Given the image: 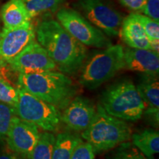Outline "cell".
<instances>
[{
	"label": "cell",
	"mask_w": 159,
	"mask_h": 159,
	"mask_svg": "<svg viewBox=\"0 0 159 159\" xmlns=\"http://www.w3.org/2000/svg\"><path fill=\"white\" fill-rule=\"evenodd\" d=\"M39 136L40 133L36 125L23 120L16 115L12 119L6 141L11 150L19 156L29 159Z\"/></svg>",
	"instance_id": "8fae6325"
},
{
	"label": "cell",
	"mask_w": 159,
	"mask_h": 159,
	"mask_svg": "<svg viewBox=\"0 0 159 159\" xmlns=\"http://www.w3.org/2000/svg\"><path fill=\"white\" fill-rule=\"evenodd\" d=\"M14 116L16 112L13 107L0 102V140L7 136L12 119Z\"/></svg>",
	"instance_id": "7402d4cb"
},
{
	"label": "cell",
	"mask_w": 159,
	"mask_h": 159,
	"mask_svg": "<svg viewBox=\"0 0 159 159\" xmlns=\"http://www.w3.org/2000/svg\"><path fill=\"white\" fill-rule=\"evenodd\" d=\"M101 106L111 116L125 122H135L142 118L144 104L136 86L130 80L111 85L103 93Z\"/></svg>",
	"instance_id": "277c9868"
},
{
	"label": "cell",
	"mask_w": 159,
	"mask_h": 159,
	"mask_svg": "<svg viewBox=\"0 0 159 159\" xmlns=\"http://www.w3.org/2000/svg\"><path fill=\"white\" fill-rule=\"evenodd\" d=\"M71 159H95V152L89 142L81 140L75 147Z\"/></svg>",
	"instance_id": "d4e9b609"
},
{
	"label": "cell",
	"mask_w": 159,
	"mask_h": 159,
	"mask_svg": "<svg viewBox=\"0 0 159 159\" xmlns=\"http://www.w3.org/2000/svg\"><path fill=\"white\" fill-rule=\"evenodd\" d=\"M125 7L136 13H143L147 0H119Z\"/></svg>",
	"instance_id": "4316f807"
},
{
	"label": "cell",
	"mask_w": 159,
	"mask_h": 159,
	"mask_svg": "<svg viewBox=\"0 0 159 159\" xmlns=\"http://www.w3.org/2000/svg\"><path fill=\"white\" fill-rule=\"evenodd\" d=\"M150 41H159V24L145 15L136 13Z\"/></svg>",
	"instance_id": "cb8c5ba5"
},
{
	"label": "cell",
	"mask_w": 159,
	"mask_h": 159,
	"mask_svg": "<svg viewBox=\"0 0 159 159\" xmlns=\"http://www.w3.org/2000/svg\"><path fill=\"white\" fill-rule=\"evenodd\" d=\"M132 144L148 157H152L159 152V133L147 129L132 135Z\"/></svg>",
	"instance_id": "e0dca14e"
},
{
	"label": "cell",
	"mask_w": 159,
	"mask_h": 159,
	"mask_svg": "<svg viewBox=\"0 0 159 159\" xmlns=\"http://www.w3.org/2000/svg\"><path fill=\"white\" fill-rule=\"evenodd\" d=\"M119 34L130 48L150 49V40L136 13L129 15L123 20Z\"/></svg>",
	"instance_id": "9a60e30c"
},
{
	"label": "cell",
	"mask_w": 159,
	"mask_h": 159,
	"mask_svg": "<svg viewBox=\"0 0 159 159\" xmlns=\"http://www.w3.org/2000/svg\"><path fill=\"white\" fill-rule=\"evenodd\" d=\"M16 115L44 131H55L61 122V112L52 105L31 94L18 85Z\"/></svg>",
	"instance_id": "8992f818"
},
{
	"label": "cell",
	"mask_w": 159,
	"mask_h": 159,
	"mask_svg": "<svg viewBox=\"0 0 159 159\" xmlns=\"http://www.w3.org/2000/svg\"><path fill=\"white\" fill-rule=\"evenodd\" d=\"M145 16L155 21H159V0H147L144 11Z\"/></svg>",
	"instance_id": "484cf974"
},
{
	"label": "cell",
	"mask_w": 159,
	"mask_h": 159,
	"mask_svg": "<svg viewBox=\"0 0 159 159\" xmlns=\"http://www.w3.org/2000/svg\"><path fill=\"white\" fill-rule=\"evenodd\" d=\"M124 49L121 45H111L94 54L83 66L80 83L94 89L115 76L123 69Z\"/></svg>",
	"instance_id": "5b68a950"
},
{
	"label": "cell",
	"mask_w": 159,
	"mask_h": 159,
	"mask_svg": "<svg viewBox=\"0 0 159 159\" xmlns=\"http://www.w3.org/2000/svg\"><path fill=\"white\" fill-rule=\"evenodd\" d=\"M0 159H20L19 155L9 148L0 152Z\"/></svg>",
	"instance_id": "83f0119b"
},
{
	"label": "cell",
	"mask_w": 159,
	"mask_h": 159,
	"mask_svg": "<svg viewBox=\"0 0 159 159\" xmlns=\"http://www.w3.org/2000/svg\"><path fill=\"white\" fill-rule=\"evenodd\" d=\"M3 28H13L30 21L32 18L23 0H9L1 10Z\"/></svg>",
	"instance_id": "2e32d148"
},
{
	"label": "cell",
	"mask_w": 159,
	"mask_h": 159,
	"mask_svg": "<svg viewBox=\"0 0 159 159\" xmlns=\"http://www.w3.org/2000/svg\"><path fill=\"white\" fill-rule=\"evenodd\" d=\"M144 104V114L158 124L159 116V83L156 76L147 75L136 85Z\"/></svg>",
	"instance_id": "5bb4252c"
},
{
	"label": "cell",
	"mask_w": 159,
	"mask_h": 159,
	"mask_svg": "<svg viewBox=\"0 0 159 159\" xmlns=\"http://www.w3.org/2000/svg\"><path fill=\"white\" fill-rule=\"evenodd\" d=\"M18 85L60 111L68 105L77 93L72 80L66 75L55 70L19 74Z\"/></svg>",
	"instance_id": "7a4b0ae2"
},
{
	"label": "cell",
	"mask_w": 159,
	"mask_h": 159,
	"mask_svg": "<svg viewBox=\"0 0 159 159\" xmlns=\"http://www.w3.org/2000/svg\"><path fill=\"white\" fill-rule=\"evenodd\" d=\"M0 102L14 107L18 102L17 89L12 86L4 78L0 77Z\"/></svg>",
	"instance_id": "603a6c76"
},
{
	"label": "cell",
	"mask_w": 159,
	"mask_h": 159,
	"mask_svg": "<svg viewBox=\"0 0 159 159\" xmlns=\"http://www.w3.org/2000/svg\"><path fill=\"white\" fill-rule=\"evenodd\" d=\"M31 18L56 10L63 0H23Z\"/></svg>",
	"instance_id": "ffe728a7"
},
{
	"label": "cell",
	"mask_w": 159,
	"mask_h": 159,
	"mask_svg": "<svg viewBox=\"0 0 159 159\" xmlns=\"http://www.w3.org/2000/svg\"><path fill=\"white\" fill-rule=\"evenodd\" d=\"M19 74H31L53 71L56 65L39 42L34 41L8 63Z\"/></svg>",
	"instance_id": "9c48e42d"
},
{
	"label": "cell",
	"mask_w": 159,
	"mask_h": 159,
	"mask_svg": "<svg viewBox=\"0 0 159 159\" xmlns=\"http://www.w3.org/2000/svg\"><path fill=\"white\" fill-rule=\"evenodd\" d=\"M61 25L75 39L85 46L106 48L111 45L108 38L76 11L62 8L57 13Z\"/></svg>",
	"instance_id": "52a82bcc"
},
{
	"label": "cell",
	"mask_w": 159,
	"mask_h": 159,
	"mask_svg": "<svg viewBox=\"0 0 159 159\" xmlns=\"http://www.w3.org/2000/svg\"><path fill=\"white\" fill-rule=\"evenodd\" d=\"M35 41V29L30 21L0 33V61L8 63Z\"/></svg>",
	"instance_id": "30bf717a"
},
{
	"label": "cell",
	"mask_w": 159,
	"mask_h": 159,
	"mask_svg": "<svg viewBox=\"0 0 159 159\" xmlns=\"http://www.w3.org/2000/svg\"><path fill=\"white\" fill-rule=\"evenodd\" d=\"M77 7L91 25L108 36L119 35L123 16L108 0H79Z\"/></svg>",
	"instance_id": "ba28073f"
},
{
	"label": "cell",
	"mask_w": 159,
	"mask_h": 159,
	"mask_svg": "<svg viewBox=\"0 0 159 159\" xmlns=\"http://www.w3.org/2000/svg\"><path fill=\"white\" fill-rule=\"evenodd\" d=\"M118 147L111 159H153L143 154L133 144L125 142Z\"/></svg>",
	"instance_id": "44dd1931"
},
{
	"label": "cell",
	"mask_w": 159,
	"mask_h": 159,
	"mask_svg": "<svg viewBox=\"0 0 159 159\" xmlns=\"http://www.w3.org/2000/svg\"><path fill=\"white\" fill-rule=\"evenodd\" d=\"M55 136L46 131L40 134L39 141L32 151L29 159H52Z\"/></svg>",
	"instance_id": "d6986e66"
},
{
	"label": "cell",
	"mask_w": 159,
	"mask_h": 159,
	"mask_svg": "<svg viewBox=\"0 0 159 159\" xmlns=\"http://www.w3.org/2000/svg\"><path fill=\"white\" fill-rule=\"evenodd\" d=\"M96 110L97 108L89 99L75 97L63 110L61 122L71 130L84 131L91 124Z\"/></svg>",
	"instance_id": "7c38bea8"
},
{
	"label": "cell",
	"mask_w": 159,
	"mask_h": 159,
	"mask_svg": "<svg viewBox=\"0 0 159 159\" xmlns=\"http://www.w3.org/2000/svg\"><path fill=\"white\" fill-rule=\"evenodd\" d=\"M123 69L156 76L159 71L158 54L151 49L128 48L124 49Z\"/></svg>",
	"instance_id": "4fadbf2b"
},
{
	"label": "cell",
	"mask_w": 159,
	"mask_h": 159,
	"mask_svg": "<svg viewBox=\"0 0 159 159\" xmlns=\"http://www.w3.org/2000/svg\"><path fill=\"white\" fill-rule=\"evenodd\" d=\"M82 140L76 134L63 132L55 136L52 159H71L77 144Z\"/></svg>",
	"instance_id": "ac0fdd59"
},
{
	"label": "cell",
	"mask_w": 159,
	"mask_h": 159,
	"mask_svg": "<svg viewBox=\"0 0 159 159\" xmlns=\"http://www.w3.org/2000/svg\"><path fill=\"white\" fill-rule=\"evenodd\" d=\"M81 136L92 146L95 152H100L128 142L132 130L125 121L107 114L99 105L91 124Z\"/></svg>",
	"instance_id": "3957f363"
},
{
	"label": "cell",
	"mask_w": 159,
	"mask_h": 159,
	"mask_svg": "<svg viewBox=\"0 0 159 159\" xmlns=\"http://www.w3.org/2000/svg\"><path fill=\"white\" fill-rule=\"evenodd\" d=\"M35 37L61 72L74 75L84 64L87 56L85 46L71 36L58 21H41L35 29Z\"/></svg>",
	"instance_id": "6da1fadb"
}]
</instances>
